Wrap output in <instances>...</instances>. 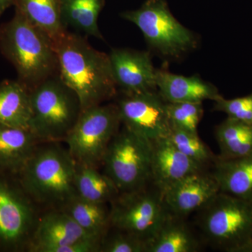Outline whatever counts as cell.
<instances>
[{"mask_svg": "<svg viewBox=\"0 0 252 252\" xmlns=\"http://www.w3.org/2000/svg\"><path fill=\"white\" fill-rule=\"evenodd\" d=\"M102 165L119 193L144 188L151 182V143L124 126L109 143Z\"/></svg>", "mask_w": 252, "mask_h": 252, "instance_id": "obj_7", "label": "cell"}, {"mask_svg": "<svg viewBox=\"0 0 252 252\" xmlns=\"http://www.w3.org/2000/svg\"><path fill=\"white\" fill-rule=\"evenodd\" d=\"M212 174L220 193L252 202V156L230 159L217 157Z\"/></svg>", "mask_w": 252, "mask_h": 252, "instance_id": "obj_18", "label": "cell"}, {"mask_svg": "<svg viewBox=\"0 0 252 252\" xmlns=\"http://www.w3.org/2000/svg\"><path fill=\"white\" fill-rule=\"evenodd\" d=\"M216 138L222 159L252 156V124L227 118L217 126Z\"/></svg>", "mask_w": 252, "mask_h": 252, "instance_id": "obj_23", "label": "cell"}, {"mask_svg": "<svg viewBox=\"0 0 252 252\" xmlns=\"http://www.w3.org/2000/svg\"><path fill=\"white\" fill-rule=\"evenodd\" d=\"M168 137L176 148L201 167L216 159L208 147L199 137L198 132L171 126Z\"/></svg>", "mask_w": 252, "mask_h": 252, "instance_id": "obj_26", "label": "cell"}, {"mask_svg": "<svg viewBox=\"0 0 252 252\" xmlns=\"http://www.w3.org/2000/svg\"><path fill=\"white\" fill-rule=\"evenodd\" d=\"M74 185L78 196L94 203H111L119 194L111 179L91 165L77 163Z\"/></svg>", "mask_w": 252, "mask_h": 252, "instance_id": "obj_24", "label": "cell"}, {"mask_svg": "<svg viewBox=\"0 0 252 252\" xmlns=\"http://www.w3.org/2000/svg\"><path fill=\"white\" fill-rule=\"evenodd\" d=\"M197 212V225L212 248L252 252V202L220 192Z\"/></svg>", "mask_w": 252, "mask_h": 252, "instance_id": "obj_4", "label": "cell"}, {"mask_svg": "<svg viewBox=\"0 0 252 252\" xmlns=\"http://www.w3.org/2000/svg\"><path fill=\"white\" fill-rule=\"evenodd\" d=\"M34 212L17 177L0 172V249L16 250L28 243Z\"/></svg>", "mask_w": 252, "mask_h": 252, "instance_id": "obj_10", "label": "cell"}, {"mask_svg": "<svg viewBox=\"0 0 252 252\" xmlns=\"http://www.w3.org/2000/svg\"><path fill=\"white\" fill-rule=\"evenodd\" d=\"M31 91L19 81L0 84V124L31 129Z\"/></svg>", "mask_w": 252, "mask_h": 252, "instance_id": "obj_20", "label": "cell"}, {"mask_svg": "<svg viewBox=\"0 0 252 252\" xmlns=\"http://www.w3.org/2000/svg\"><path fill=\"white\" fill-rule=\"evenodd\" d=\"M104 5V0H61L63 25L66 29L73 28L86 35L102 39L97 19Z\"/></svg>", "mask_w": 252, "mask_h": 252, "instance_id": "obj_22", "label": "cell"}, {"mask_svg": "<svg viewBox=\"0 0 252 252\" xmlns=\"http://www.w3.org/2000/svg\"><path fill=\"white\" fill-rule=\"evenodd\" d=\"M220 192V187L212 174L203 170L176 182L162 195L168 211L185 218L198 211Z\"/></svg>", "mask_w": 252, "mask_h": 252, "instance_id": "obj_13", "label": "cell"}, {"mask_svg": "<svg viewBox=\"0 0 252 252\" xmlns=\"http://www.w3.org/2000/svg\"><path fill=\"white\" fill-rule=\"evenodd\" d=\"M106 234L101 243L100 252H147V243L134 235L117 229L112 234Z\"/></svg>", "mask_w": 252, "mask_h": 252, "instance_id": "obj_28", "label": "cell"}, {"mask_svg": "<svg viewBox=\"0 0 252 252\" xmlns=\"http://www.w3.org/2000/svg\"><path fill=\"white\" fill-rule=\"evenodd\" d=\"M31 130L43 142L65 140L83 111L77 94L59 74L31 91Z\"/></svg>", "mask_w": 252, "mask_h": 252, "instance_id": "obj_5", "label": "cell"}, {"mask_svg": "<svg viewBox=\"0 0 252 252\" xmlns=\"http://www.w3.org/2000/svg\"><path fill=\"white\" fill-rule=\"evenodd\" d=\"M215 102V110L225 113L230 119L252 124V94L230 99L220 96Z\"/></svg>", "mask_w": 252, "mask_h": 252, "instance_id": "obj_29", "label": "cell"}, {"mask_svg": "<svg viewBox=\"0 0 252 252\" xmlns=\"http://www.w3.org/2000/svg\"><path fill=\"white\" fill-rule=\"evenodd\" d=\"M124 94L117 104L124 126L150 143L168 137L171 124L166 102L157 91Z\"/></svg>", "mask_w": 252, "mask_h": 252, "instance_id": "obj_11", "label": "cell"}, {"mask_svg": "<svg viewBox=\"0 0 252 252\" xmlns=\"http://www.w3.org/2000/svg\"><path fill=\"white\" fill-rule=\"evenodd\" d=\"M0 50L14 65L18 81L30 91L59 74L54 42L17 12L0 26Z\"/></svg>", "mask_w": 252, "mask_h": 252, "instance_id": "obj_2", "label": "cell"}, {"mask_svg": "<svg viewBox=\"0 0 252 252\" xmlns=\"http://www.w3.org/2000/svg\"><path fill=\"white\" fill-rule=\"evenodd\" d=\"M122 124L117 104L94 106L82 111L68 135V152L78 164L97 167Z\"/></svg>", "mask_w": 252, "mask_h": 252, "instance_id": "obj_8", "label": "cell"}, {"mask_svg": "<svg viewBox=\"0 0 252 252\" xmlns=\"http://www.w3.org/2000/svg\"><path fill=\"white\" fill-rule=\"evenodd\" d=\"M183 219L169 212L161 226L147 243V252H198V238Z\"/></svg>", "mask_w": 252, "mask_h": 252, "instance_id": "obj_19", "label": "cell"}, {"mask_svg": "<svg viewBox=\"0 0 252 252\" xmlns=\"http://www.w3.org/2000/svg\"><path fill=\"white\" fill-rule=\"evenodd\" d=\"M203 170L176 148L168 137L151 142V182L162 193L184 177Z\"/></svg>", "mask_w": 252, "mask_h": 252, "instance_id": "obj_14", "label": "cell"}, {"mask_svg": "<svg viewBox=\"0 0 252 252\" xmlns=\"http://www.w3.org/2000/svg\"><path fill=\"white\" fill-rule=\"evenodd\" d=\"M122 16L136 25L149 45L164 57L178 59L198 45L195 34L176 19L165 0H147Z\"/></svg>", "mask_w": 252, "mask_h": 252, "instance_id": "obj_6", "label": "cell"}, {"mask_svg": "<svg viewBox=\"0 0 252 252\" xmlns=\"http://www.w3.org/2000/svg\"><path fill=\"white\" fill-rule=\"evenodd\" d=\"M166 109L172 126L197 132L203 114L202 103L166 102Z\"/></svg>", "mask_w": 252, "mask_h": 252, "instance_id": "obj_27", "label": "cell"}, {"mask_svg": "<svg viewBox=\"0 0 252 252\" xmlns=\"http://www.w3.org/2000/svg\"><path fill=\"white\" fill-rule=\"evenodd\" d=\"M61 0H14L16 12L22 15L54 42L67 31L61 20Z\"/></svg>", "mask_w": 252, "mask_h": 252, "instance_id": "obj_21", "label": "cell"}, {"mask_svg": "<svg viewBox=\"0 0 252 252\" xmlns=\"http://www.w3.org/2000/svg\"><path fill=\"white\" fill-rule=\"evenodd\" d=\"M157 90L166 102H197L217 100L220 94L216 86L197 76L185 77L157 69Z\"/></svg>", "mask_w": 252, "mask_h": 252, "instance_id": "obj_16", "label": "cell"}, {"mask_svg": "<svg viewBox=\"0 0 252 252\" xmlns=\"http://www.w3.org/2000/svg\"><path fill=\"white\" fill-rule=\"evenodd\" d=\"M117 87L124 94L157 90V69L150 53L130 49H114L109 54Z\"/></svg>", "mask_w": 252, "mask_h": 252, "instance_id": "obj_12", "label": "cell"}, {"mask_svg": "<svg viewBox=\"0 0 252 252\" xmlns=\"http://www.w3.org/2000/svg\"><path fill=\"white\" fill-rule=\"evenodd\" d=\"M106 204L89 201L76 195L63 207V211L89 235L103 238L110 225L109 210Z\"/></svg>", "mask_w": 252, "mask_h": 252, "instance_id": "obj_25", "label": "cell"}, {"mask_svg": "<svg viewBox=\"0 0 252 252\" xmlns=\"http://www.w3.org/2000/svg\"><path fill=\"white\" fill-rule=\"evenodd\" d=\"M77 162L68 150L51 145L36 149L17 176L29 198L49 206L63 207L77 195Z\"/></svg>", "mask_w": 252, "mask_h": 252, "instance_id": "obj_3", "label": "cell"}, {"mask_svg": "<svg viewBox=\"0 0 252 252\" xmlns=\"http://www.w3.org/2000/svg\"><path fill=\"white\" fill-rule=\"evenodd\" d=\"M54 46L59 76L77 94L83 111L116 95L109 55L94 49L84 36L68 31Z\"/></svg>", "mask_w": 252, "mask_h": 252, "instance_id": "obj_1", "label": "cell"}, {"mask_svg": "<svg viewBox=\"0 0 252 252\" xmlns=\"http://www.w3.org/2000/svg\"><path fill=\"white\" fill-rule=\"evenodd\" d=\"M14 5V0H0V16L8 8Z\"/></svg>", "mask_w": 252, "mask_h": 252, "instance_id": "obj_30", "label": "cell"}, {"mask_svg": "<svg viewBox=\"0 0 252 252\" xmlns=\"http://www.w3.org/2000/svg\"><path fill=\"white\" fill-rule=\"evenodd\" d=\"M38 142L31 129L0 124V172L17 177Z\"/></svg>", "mask_w": 252, "mask_h": 252, "instance_id": "obj_17", "label": "cell"}, {"mask_svg": "<svg viewBox=\"0 0 252 252\" xmlns=\"http://www.w3.org/2000/svg\"><path fill=\"white\" fill-rule=\"evenodd\" d=\"M163 195L157 187L120 193L111 202L109 222L116 229L148 243L168 215Z\"/></svg>", "mask_w": 252, "mask_h": 252, "instance_id": "obj_9", "label": "cell"}, {"mask_svg": "<svg viewBox=\"0 0 252 252\" xmlns=\"http://www.w3.org/2000/svg\"><path fill=\"white\" fill-rule=\"evenodd\" d=\"M92 238L65 212L47 214L36 225L32 235V252H49L51 249Z\"/></svg>", "mask_w": 252, "mask_h": 252, "instance_id": "obj_15", "label": "cell"}]
</instances>
